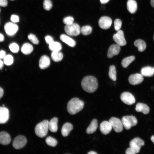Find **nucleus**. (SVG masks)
Segmentation results:
<instances>
[{"instance_id":"15","label":"nucleus","mask_w":154,"mask_h":154,"mask_svg":"<svg viewBox=\"0 0 154 154\" xmlns=\"http://www.w3.org/2000/svg\"><path fill=\"white\" fill-rule=\"evenodd\" d=\"M120 46L117 44H113L109 48L107 53V57L111 58L118 54L120 50Z\"/></svg>"},{"instance_id":"31","label":"nucleus","mask_w":154,"mask_h":154,"mask_svg":"<svg viewBox=\"0 0 154 154\" xmlns=\"http://www.w3.org/2000/svg\"><path fill=\"white\" fill-rule=\"evenodd\" d=\"M109 76L110 78L112 80L114 81L116 80V67L114 65H112L110 67Z\"/></svg>"},{"instance_id":"12","label":"nucleus","mask_w":154,"mask_h":154,"mask_svg":"<svg viewBox=\"0 0 154 154\" xmlns=\"http://www.w3.org/2000/svg\"><path fill=\"white\" fill-rule=\"evenodd\" d=\"M112 23V20L109 17L107 16L102 17L98 21L99 27L102 29H107L109 28Z\"/></svg>"},{"instance_id":"39","label":"nucleus","mask_w":154,"mask_h":154,"mask_svg":"<svg viewBox=\"0 0 154 154\" xmlns=\"http://www.w3.org/2000/svg\"><path fill=\"white\" fill-rule=\"evenodd\" d=\"M74 18L71 16L67 17L64 18L63 19V22L66 25H68L71 24L73 23Z\"/></svg>"},{"instance_id":"8","label":"nucleus","mask_w":154,"mask_h":154,"mask_svg":"<svg viewBox=\"0 0 154 154\" xmlns=\"http://www.w3.org/2000/svg\"><path fill=\"white\" fill-rule=\"evenodd\" d=\"M109 121L115 131L119 133L122 131L123 125L122 121L119 119L115 117H112L110 119Z\"/></svg>"},{"instance_id":"23","label":"nucleus","mask_w":154,"mask_h":154,"mask_svg":"<svg viewBox=\"0 0 154 154\" xmlns=\"http://www.w3.org/2000/svg\"><path fill=\"white\" fill-rule=\"evenodd\" d=\"M73 126L69 123H66L63 126L61 129L62 135L65 137L68 136L70 131L72 130Z\"/></svg>"},{"instance_id":"29","label":"nucleus","mask_w":154,"mask_h":154,"mask_svg":"<svg viewBox=\"0 0 154 154\" xmlns=\"http://www.w3.org/2000/svg\"><path fill=\"white\" fill-rule=\"evenodd\" d=\"M49 48L52 51H58L61 50L62 46L59 42L54 41L49 44Z\"/></svg>"},{"instance_id":"55","label":"nucleus","mask_w":154,"mask_h":154,"mask_svg":"<svg viewBox=\"0 0 154 154\" xmlns=\"http://www.w3.org/2000/svg\"><path fill=\"white\" fill-rule=\"evenodd\" d=\"M154 68V67H153Z\"/></svg>"},{"instance_id":"40","label":"nucleus","mask_w":154,"mask_h":154,"mask_svg":"<svg viewBox=\"0 0 154 154\" xmlns=\"http://www.w3.org/2000/svg\"><path fill=\"white\" fill-rule=\"evenodd\" d=\"M10 19L11 21L14 23L18 22L19 21V17L15 15H12L11 16Z\"/></svg>"},{"instance_id":"7","label":"nucleus","mask_w":154,"mask_h":154,"mask_svg":"<svg viewBox=\"0 0 154 154\" xmlns=\"http://www.w3.org/2000/svg\"><path fill=\"white\" fill-rule=\"evenodd\" d=\"M4 28L5 31L7 35L13 36L17 31L19 27L18 25L14 23L9 22L5 24Z\"/></svg>"},{"instance_id":"14","label":"nucleus","mask_w":154,"mask_h":154,"mask_svg":"<svg viewBox=\"0 0 154 154\" xmlns=\"http://www.w3.org/2000/svg\"><path fill=\"white\" fill-rule=\"evenodd\" d=\"M9 117L8 109L5 107H0V124L6 123Z\"/></svg>"},{"instance_id":"52","label":"nucleus","mask_w":154,"mask_h":154,"mask_svg":"<svg viewBox=\"0 0 154 154\" xmlns=\"http://www.w3.org/2000/svg\"><path fill=\"white\" fill-rule=\"evenodd\" d=\"M153 39H154V36H153Z\"/></svg>"},{"instance_id":"22","label":"nucleus","mask_w":154,"mask_h":154,"mask_svg":"<svg viewBox=\"0 0 154 154\" xmlns=\"http://www.w3.org/2000/svg\"><path fill=\"white\" fill-rule=\"evenodd\" d=\"M127 8L129 12L131 14L134 13L137 9V5L134 0H128L127 3Z\"/></svg>"},{"instance_id":"10","label":"nucleus","mask_w":154,"mask_h":154,"mask_svg":"<svg viewBox=\"0 0 154 154\" xmlns=\"http://www.w3.org/2000/svg\"><path fill=\"white\" fill-rule=\"evenodd\" d=\"M120 99L123 102L128 105H132L135 102L134 97L132 94L128 92L122 93L120 96Z\"/></svg>"},{"instance_id":"51","label":"nucleus","mask_w":154,"mask_h":154,"mask_svg":"<svg viewBox=\"0 0 154 154\" xmlns=\"http://www.w3.org/2000/svg\"><path fill=\"white\" fill-rule=\"evenodd\" d=\"M151 139L152 141L154 144V135H152L151 138Z\"/></svg>"},{"instance_id":"53","label":"nucleus","mask_w":154,"mask_h":154,"mask_svg":"<svg viewBox=\"0 0 154 154\" xmlns=\"http://www.w3.org/2000/svg\"><path fill=\"white\" fill-rule=\"evenodd\" d=\"M11 0V1H13V0Z\"/></svg>"},{"instance_id":"35","label":"nucleus","mask_w":154,"mask_h":154,"mask_svg":"<svg viewBox=\"0 0 154 154\" xmlns=\"http://www.w3.org/2000/svg\"><path fill=\"white\" fill-rule=\"evenodd\" d=\"M52 5L50 0H44L43 2L44 9L46 11L50 10L52 8Z\"/></svg>"},{"instance_id":"1","label":"nucleus","mask_w":154,"mask_h":154,"mask_svg":"<svg viewBox=\"0 0 154 154\" xmlns=\"http://www.w3.org/2000/svg\"><path fill=\"white\" fill-rule=\"evenodd\" d=\"M81 86L85 91L89 93H93L98 88L97 80L93 76H86L83 78L82 81Z\"/></svg>"},{"instance_id":"38","label":"nucleus","mask_w":154,"mask_h":154,"mask_svg":"<svg viewBox=\"0 0 154 154\" xmlns=\"http://www.w3.org/2000/svg\"><path fill=\"white\" fill-rule=\"evenodd\" d=\"M122 25L121 20L119 19H117L114 22V27L115 30L117 31L120 30Z\"/></svg>"},{"instance_id":"42","label":"nucleus","mask_w":154,"mask_h":154,"mask_svg":"<svg viewBox=\"0 0 154 154\" xmlns=\"http://www.w3.org/2000/svg\"><path fill=\"white\" fill-rule=\"evenodd\" d=\"M8 2L7 0H0V6L3 7H5L7 5Z\"/></svg>"},{"instance_id":"43","label":"nucleus","mask_w":154,"mask_h":154,"mask_svg":"<svg viewBox=\"0 0 154 154\" xmlns=\"http://www.w3.org/2000/svg\"><path fill=\"white\" fill-rule=\"evenodd\" d=\"M126 154H136L133 150L130 147L128 148L125 151Z\"/></svg>"},{"instance_id":"11","label":"nucleus","mask_w":154,"mask_h":154,"mask_svg":"<svg viewBox=\"0 0 154 154\" xmlns=\"http://www.w3.org/2000/svg\"><path fill=\"white\" fill-rule=\"evenodd\" d=\"M113 39L117 44L120 46H124L126 44L124 33L122 30H119L114 34L113 36Z\"/></svg>"},{"instance_id":"16","label":"nucleus","mask_w":154,"mask_h":154,"mask_svg":"<svg viewBox=\"0 0 154 154\" xmlns=\"http://www.w3.org/2000/svg\"><path fill=\"white\" fill-rule=\"evenodd\" d=\"M100 128L101 133L103 134L106 135L110 132L112 127L109 121H105L100 123Z\"/></svg>"},{"instance_id":"18","label":"nucleus","mask_w":154,"mask_h":154,"mask_svg":"<svg viewBox=\"0 0 154 154\" xmlns=\"http://www.w3.org/2000/svg\"><path fill=\"white\" fill-rule=\"evenodd\" d=\"M11 141L9 134L5 131L0 132V144L4 145L9 144Z\"/></svg>"},{"instance_id":"34","label":"nucleus","mask_w":154,"mask_h":154,"mask_svg":"<svg viewBox=\"0 0 154 154\" xmlns=\"http://www.w3.org/2000/svg\"><path fill=\"white\" fill-rule=\"evenodd\" d=\"M13 61V56L10 54L6 55L3 58V62L6 65H10L12 64Z\"/></svg>"},{"instance_id":"32","label":"nucleus","mask_w":154,"mask_h":154,"mask_svg":"<svg viewBox=\"0 0 154 154\" xmlns=\"http://www.w3.org/2000/svg\"><path fill=\"white\" fill-rule=\"evenodd\" d=\"M92 31V27L89 25L83 26L81 29V32L84 35H87L91 33Z\"/></svg>"},{"instance_id":"17","label":"nucleus","mask_w":154,"mask_h":154,"mask_svg":"<svg viewBox=\"0 0 154 154\" xmlns=\"http://www.w3.org/2000/svg\"><path fill=\"white\" fill-rule=\"evenodd\" d=\"M50 64L49 57L46 55H43L40 58L39 63V66L40 69H45L48 67Z\"/></svg>"},{"instance_id":"19","label":"nucleus","mask_w":154,"mask_h":154,"mask_svg":"<svg viewBox=\"0 0 154 154\" xmlns=\"http://www.w3.org/2000/svg\"><path fill=\"white\" fill-rule=\"evenodd\" d=\"M135 109L138 112H141L145 114H148L149 112V108L146 104L138 103L136 106Z\"/></svg>"},{"instance_id":"36","label":"nucleus","mask_w":154,"mask_h":154,"mask_svg":"<svg viewBox=\"0 0 154 154\" xmlns=\"http://www.w3.org/2000/svg\"><path fill=\"white\" fill-rule=\"evenodd\" d=\"M9 47L10 50L13 53H17L19 50V46L15 43H13L10 44Z\"/></svg>"},{"instance_id":"4","label":"nucleus","mask_w":154,"mask_h":154,"mask_svg":"<svg viewBox=\"0 0 154 154\" xmlns=\"http://www.w3.org/2000/svg\"><path fill=\"white\" fill-rule=\"evenodd\" d=\"M64 31L68 35L72 36H76L79 35L81 33V28L77 23H73L72 24L66 25L64 27Z\"/></svg>"},{"instance_id":"26","label":"nucleus","mask_w":154,"mask_h":154,"mask_svg":"<svg viewBox=\"0 0 154 154\" xmlns=\"http://www.w3.org/2000/svg\"><path fill=\"white\" fill-rule=\"evenodd\" d=\"M134 44L135 46L138 48V50L140 52H142L145 50L146 48V45L145 42L141 39H137L134 42Z\"/></svg>"},{"instance_id":"33","label":"nucleus","mask_w":154,"mask_h":154,"mask_svg":"<svg viewBox=\"0 0 154 154\" xmlns=\"http://www.w3.org/2000/svg\"><path fill=\"white\" fill-rule=\"evenodd\" d=\"M45 141L48 145L53 147H55L58 143L56 139L50 136H48L46 138Z\"/></svg>"},{"instance_id":"2","label":"nucleus","mask_w":154,"mask_h":154,"mask_svg":"<svg viewBox=\"0 0 154 154\" xmlns=\"http://www.w3.org/2000/svg\"><path fill=\"white\" fill-rule=\"evenodd\" d=\"M84 106V102L77 98H72L68 102L67 107L68 112L74 115L81 111Z\"/></svg>"},{"instance_id":"27","label":"nucleus","mask_w":154,"mask_h":154,"mask_svg":"<svg viewBox=\"0 0 154 154\" xmlns=\"http://www.w3.org/2000/svg\"><path fill=\"white\" fill-rule=\"evenodd\" d=\"M21 52L24 54L27 55L31 53L33 50V46L28 43H24L22 45L21 49Z\"/></svg>"},{"instance_id":"47","label":"nucleus","mask_w":154,"mask_h":154,"mask_svg":"<svg viewBox=\"0 0 154 154\" xmlns=\"http://www.w3.org/2000/svg\"><path fill=\"white\" fill-rule=\"evenodd\" d=\"M4 62L0 59V69L1 70L3 68L4 65Z\"/></svg>"},{"instance_id":"50","label":"nucleus","mask_w":154,"mask_h":154,"mask_svg":"<svg viewBox=\"0 0 154 154\" xmlns=\"http://www.w3.org/2000/svg\"><path fill=\"white\" fill-rule=\"evenodd\" d=\"M88 154H97V153L96 152L94 151H90L88 153Z\"/></svg>"},{"instance_id":"45","label":"nucleus","mask_w":154,"mask_h":154,"mask_svg":"<svg viewBox=\"0 0 154 154\" xmlns=\"http://www.w3.org/2000/svg\"><path fill=\"white\" fill-rule=\"evenodd\" d=\"M4 91L3 89L0 87V99L3 96Z\"/></svg>"},{"instance_id":"30","label":"nucleus","mask_w":154,"mask_h":154,"mask_svg":"<svg viewBox=\"0 0 154 154\" xmlns=\"http://www.w3.org/2000/svg\"><path fill=\"white\" fill-rule=\"evenodd\" d=\"M135 59L134 56H130L123 58L121 61V65L124 68L127 67L129 64Z\"/></svg>"},{"instance_id":"9","label":"nucleus","mask_w":154,"mask_h":154,"mask_svg":"<svg viewBox=\"0 0 154 154\" xmlns=\"http://www.w3.org/2000/svg\"><path fill=\"white\" fill-rule=\"evenodd\" d=\"M27 140L26 137L23 135H19L13 140V145L16 149H19L23 147L26 144Z\"/></svg>"},{"instance_id":"3","label":"nucleus","mask_w":154,"mask_h":154,"mask_svg":"<svg viewBox=\"0 0 154 154\" xmlns=\"http://www.w3.org/2000/svg\"><path fill=\"white\" fill-rule=\"evenodd\" d=\"M49 121L45 120L38 123L35 128V132L38 137L42 138L47 134L48 129Z\"/></svg>"},{"instance_id":"54","label":"nucleus","mask_w":154,"mask_h":154,"mask_svg":"<svg viewBox=\"0 0 154 154\" xmlns=\"http://www.w3.org/2000/svg\"><path fill=\"white\" fill-rule=\"evenodd\" d=\"M0 11H1V10H0Z\"/></svg>"},{"instance_id":"37","label":"nucleus","mask_w":154,"mask_h":154,"mask_svg":"<svg viewBox=\"0 0 154 154\" xmlns=\"http://www.w3.org/2000/svg\"><path fill=\"white\" fill-rule=\"evenodd\" d=\"M28 39L34 44H38L39 41L36 37L33 34H30L28 36Z\"/></svg>"},{"instance_id":"28","label":"nucleus","mask_w":154,"mask_h":154,"mask_svg":"<svg viewBox=\"0 0 154 154\" xmlns=\"http://www.w3.org/2000/svg\"><path fill=\"white\" fill-rule=\"evenodd\" d=\"M51 57L53 61L58 62L62 59L63 54L60 51H52L51 54Z\"/></svg>"},{"instance_id":"25","label":"nucleus","mask_w":154,"mask_h":154,"mask_svg":"<svg viewBox=\"0 0 154 154\" xmlns=\"http://www.w3.org/2000/svg\"><path fill=\"white\" fill-rule=\"evenodd\" d=\"M98 127V121L96 119H93L87 129L86 132L88 134H92L96 130Z\"/></svg>"},{"instance_id":"46","label":"nucleus","mask_w":154,"mask_h":154,"mask_svg":"<svg viewBox=\"0 0 154 154\" xmlns=\"http://www.w3.org/2000/svg\"><path fill=\"white\" fill-rule=\"evenodd\" d=\"M4 40V35L1 33H0V42H2Z\"/></svg>"},{"instance_id":"13","label":"nucleus","mask_w":154,"mask_h":154,"mask_svg":"<svg viewBox=\"0 0 154 154\" xmlns=\"http://www.w3.org/2000/svg\"><path fill=\"white\" fill-rule=\"evenodd\" d=\"M143 78L141 74H132L129 77L128 81L130 84L135 85L141 84L143 81Z\"/></svg>"},{"instance_id":"6","label":"nucleus","mask_w":154,"mask_h":154,"mask_svg":"<svg viewBox=\"0 0 154 154\" xmlns=\"http://www.w3.org/2000/svg\"><path fill=\"white\" fill-rule=\"evenodd\" d=\"M129 145L130 147L137 153L139 152L141 147L144 145V142L139 138L136 137L130 141Z\"/></svg>"},{"instance_id":"48","label":"nucleus","mask_w":154,"mask_h":154,"mask_svg":"<svg viewBox=\"0 0 154 154\" xmlns=\"http://www.w3.org/2000/svg\"><path fill=\"white\" fill-rule=\"evenodd\" d=\"M110 0H100L101 4H104L108 2Z\"/></svg>"},{"instance_id":"5","label":"nucleus","mask_w":154,"mask_h":154,"mask_svg":"<svg viewBox=\"0 0 154 154\" xmlns=\"http://www.w3.org/2000/svg\"><path fill=\"white\" fill-rule=\"evenodd\" d=\"M121 121L123 126L127 130L136 125L137 123L136 117L133 116H123L122 118Z\"/></svg>"},{"instance_id":"21","label":"nucleus","mask_w":154,"mask_h":154,"mask_svg":"<svg viewBox=\"0 0 154 154\" xmlns=\"http://www.w3.org/2000/svg\"><path fill=\"white\" fill-rule=\"evenodd\" d=\"M141 73L143 76H152L154 74V68L150 66L144 67L141 69Z\"/></svg>"},{"instance_id":"20","label":"nucleus","mask_w":154,"mask_h":154,"mask_svg":"<svg viewBox=\"0 0 154 154\" xmlns=\"http://www.w3.org/2000/svg\"><path fill=\"white\" fill-rule=\"evenodd\" d=\"M60 39L61 41L70 47H74L76 44V42L74 40L65 34L61 35Z\"/></svg>"},{"instance_id":"24","label":"nucleus","mask_w":154,"mask_h":154,"mask_svg":"<svg viewBox=\"0 0 154 154\" xmlns=\"http://www.w3.org/2000/svg\"><path fill=\"white\" fill-rule=\"evenodd\" d=\"M58 119L56 117L52 118L49 122V129L51 132H55L57 131L58 128Z\"/></svg>"},{"instance_id":"44","label":"nucleus","mask_w":154,"mask_h":154,"mask_svg":"<svg viewBox=\"0 0 154 154\" xmlns=\"http://www.w3.org/2000/svg\"><path fill=\"white\" fill-rule=\"evenodd\" d=\"M6 55L5 51L3 50L0 51V59H3Z\"/></svg>"},{"instance_id":"49","label":"nucleus","mask_w":154,"mask_h":154,"mask_svg":"<svg viewBox=\"0 0 154 154\" xmlns=\"http://www.w3.org/2000/svg\"><path fill=\"white\" fill-rule=\"evenodd\" d=\"M151 6L154 8V0H151Z\"/></svg>"},{"instance_id":"41","label":"nucleus","mask_w":154,"mask_h":154,"mask_svg":"<svg viewBox=\"0 0 154 154\" xmlns=\"http://www.w3.org/2000/svg\"><path fill=\"white\" fill-rule=\"evenodd\" d=\"M45 39L46 43L48 44H50L54 41L52 37L49 35L45 36Z\"/></svg>"}]
</instances>
